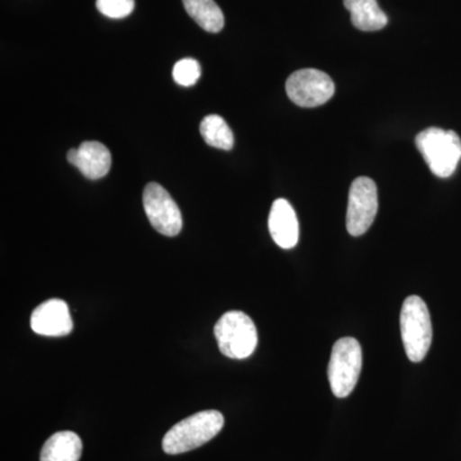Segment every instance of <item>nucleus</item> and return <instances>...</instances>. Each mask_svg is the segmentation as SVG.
I'll return each instance as SVG.
<instances>
[{
  "label": "nucleus",
  "instance_id": "obj_1",
  "mask_svg": "<svg viewBox=\"0 0 461 461\" xmlns=\"http://www.w3.org/2000/svg\"><path fill=\"white\" fill-rule=\"evenodd\" d=\"M224 418L220 411H204L178 421L163 437V451L168 455L185 454L214 438L222 430Z\"/></svg>",
  "mask_w": 461,
  "mask_h": 461
},
{
  "label": "nucleus",
  "instance_id": "obj_9",
  "mask_svg": "<svg viewBox=\"0 0 461 461\" xmlns=\"http://www.w3.org/2000/svg\"><path fill=\"white\" fill-rule=\"evenodd\" d=\"M30 323L33 332L50 338L69 335L74 329L68 305L59 299L48 300L39 305L32 312Z\"/></svg>",
  "mask_w": 461,
  "mask_h": 461
},
{
  "label": "nucleus",
  "instance_id": "obj_12",
  "mask_svg": "<svg viewBox=\"0 0 461 461\" xmlns=\"http://www.w3.org/2000/svg\"><path fill=\"white\" fill-rule=\"evenodd\" d=\"M83 454V441L71 430L54 433L42 446L41 461H78Z\"/></svg>",
  "mask_w": 461,
  "mask_h": 461
},
{
  "label": "nucleus",
  "instance_id": "obj_17",
  "mask_svg": "<svg viewBox=\"0 0 461 461\" xmlns=\"http://www.w3.org/2000/svg\"><path fill=\"white\" fill-rule=\"evenodd\" d=\"M96 8L105 17L120 20L132 14L135 0H96Z\"/></svg>",
  "mask_w": 461,
  "mask_h": 461
},
{
  "label": "nucleus",
  "instance_id": "obj_4",
  "mask_svg": "<svg viewBox=\"0 0 461 461\" xmlns=\"http://www.w3.org/2000/svg\"><path fill=\"white\" fill-rule=\"evenodd\" d=\"M214 336L221 353L230 359H247L256 351L257 327L244 312L223 314L215 324Z\"/></svg>",
  "mask_w": 461,
  "mask_h": 461
},
{
  "label": "nucleus",
  "instance_id": "obj_5",
  "mask_svg": "<svg viewBox=\"0 0 461 461\" xmlns=\"http://www.w3.org/2000/svg\"><path fill=\"white\" fill-rule=\"evenodd\" d=\"M363 366V351L359 341L342 338L335 342L329 364V381L333 395L344 399L353 393Z\"/></svg>",
  "mask_w": 461,
  "mask_h": 461
},
{
  "label": "nucleus",
  "instance_id": "obj_6",
  "mask_svg": "<svg viewBox=\"0 0 461 461\" xmlns=\"http://www.w3.org/2000/svg\"><path fill=\"white\" fill-rule=\"evenodd\" d=\"M286 91L291 102L299 107L315 108L326 104L332 98L335 84L320 69H299L287 78Z\"/></svg>",
  "mask_w": 461,
  "mask_h": 461
},
{
  "label": "nucleus",
  "instance_id": "obj_15",
  "mask_svg": "<svg viewBox=\"0 0 461 461\" xmlns=\"http://www.w3.org/2000/svg\"><path fill=\"white\" fill-rule=\"evenodd\" d=\"M200 133L206 144L211 147L222 149V150H230L233 148L232 130L221 115H206L200 123Z\"/></svg>",
  "mask_w": 461,
  "mask_h": 461
},
{
  "label": "nucleus",
  "instance_id": "obj_11",
  "mask_svg": "<svg viewBox=\"0 0 461 461\" xmlns=\"http://www.w3.org/2000/svg\"><path fill=\"white\" fill-rule=\"evenodd\" d=\"M273 241L282 249H293L299 241V221L293 205L286 199H277L272 204L268 220Z\"/></svg>",
  "mask_w": 461,
  "mask_h": 461
},
{
  "label": "nucleus",
  "instance_id": "obj_13",
  "mask_svg": "<svg viewBox=\"0 0 461 461\" xmlns=\"http://www.w3.org/2000/svg\"><path fill=\"white\" fill-rule=\"evenodd\" d=\"M344 5L357 30L378 32L387 26L388 18L379 8L377 0H344Z\"/></svg>",
  "mask_w": 461,
  "mask_h": 461
},
{
  "label": "nucleus",
  "instance_id": "obj_8",
  "mask_svg": "<svg viewBox=\"0 0 461 461\" xmlns=\"http://www.w3.org/2000/svg\"><path fill=\"white\" fill-rule=\"evenodd\" d=\"M145 213L151 226L162 235L177 236L182 230L180 208L165 187L156 182L147 185L142 195Z\"/></svg>",
  "mask_w": 461,
  "mask_h": 461
},
{
  "label": "nucleus",
  "instance_id": "obj_14",
  "mask_svg": "<svg viewBox=\"0 0 461 461\" xmlns=\"http://www.w3.org/2000/svg\"><path fill=\"white\" fill-rule=\"evenodd\" d=\"M189 16L203 30L208 32H220L224 26L222 9L214 0H182Z\"/></svg>",
  "mask_w": 461,
  "mask_h": 461
},
{
  "label": "nucleus",
  "instance_id": "obj_10",
  "mask_svg": "<svg viewBox=\"0 0 461 461\" xmlns=\"http://www.w3.org/2000/svg\"><path fill=\"white\" fill-rule=\"evenodd\" d=\"M67 160L89 180L104 177L112 166L111 151L99 141H84L78 149H69Z\"/></svg>",
  "mask_w": 461,
  "mask_h": 461
},
{
  "label": "nucleus",
  "instance_id": "obj_16",
  "mask_svg": "<svg viewBox=\"0 0 461 461\" xmlns=\"http://www.w3.org/2000/svg\"><path fill=\"white\" fill-rule=\"evenodd\" d=\"M173 78L176 83L181 86L189 87L198 83L200 76H202V68L198 60L193 58H185V59L178 60L173 67Z\"/></svg>",
  "mask_w": 461,
  "mask_h": 461
},
{
  "label": "nucleus",
  "instance_id": "obj_3",
  "mask_svg": "<svg viewBox=\"0 0 461 461\" xmlns=\"http://www.w3.org/2000/svg\"><path fill=\"white\" fill-rule=\"evenodd\" d=\"M415 145L433 175L439 178L453 176L461 159V139L456 132L430 127L415 138Z\"/></svg>",
  "mask_w": 461,
  "mask_h": 461
},
{
  "label": "nucleus",
  "instance_id": "obj_7",
  "mask_svg": "<svg viewBox=\"0 0 461 461\" xmlns=\"http://www.w3.org/2000/svg\"><path fill=\"white\" fill-rule=\"evenodd\" d=\"M378 212V194L375 181L369 177H357L348 191L346 227L351 236H362L366 232Z\"/></svg>",
  "mask_w": 461,
  "mask_h": 461
},
{
  "label": "nucleus",
  "instance_id": "obj_2",
  "mask_svg": "<svg viewBox=\"0 0 461 461\" xmlns=\"http://www.w3.org/2000/svg\"><path fill=\"white\" fill-rule=\"evenodd\" d=\"M400 330L409 359L412 363L421 362L432 344V321L429 306L421 297H406L400 313Z\"/></svg>",
  "mask_w": 461,
  "mask_h": 461
}]
</instances>
